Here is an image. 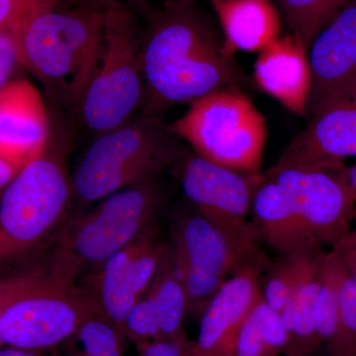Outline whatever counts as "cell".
Wrapping results in <instances>:
<instances>
[{
  "label": "cell",
  "mask_w": 356,
  "mask_h": 356,
  "mask_svg": "<svg viewBox=\"0 0 356 356\" xmlns=\"http://www.w3.org/2000/svg\"><path fill=\"white\" fill-rule=\"evenodd\" d=\"M145 81L143 113L159 112L228 88H242L245 79L222 33L195 0H163L149 9L140 33Z\"/></svg>",
  "instance_id": "6da1fadb"
},
{
  "label": "cell",
  "mask_w": 356,
  "mask_h": 356,
  "mask_svg": "<svg viewBox=\"0 0 356 356\" xmlns=\"http://www.w3.org/2000/svg\"><path fill=\"white\" fill-rule=\"evenodd\" d=\"M104 7L60 0L28 15L15 28L22 64L57 102L76 109L102 51Z\"/></svg>",
  "instance_id": "7a4b0ae2"
},
{
  "label": "cell",
  "mask_w": 356,
  "mask_h": 356,
  "mask_svg": "<svg viewBox=\"0 0 356 356\" xmlns=\"http://www.w3.org/2000/svg\"><path fill=\"white\" fill-rule=\"evenodd\" d=\"M165 200L158 177L115 192L92 210L65 221L56 236L49 274L60 284L74 285L79 273L88 268L93 273L156 226Z\"/></svg>",
  "instance_id": "3957f363"
},
{
  "label": "cell",
  "mask_w": 356,
  "mask_h": 356,
  "mask_svg": "<svg viewBox=\"0 0 356 356\" xmlns=\"http://www.w3.org/2000/svg\"><path fill=\"white\" fill-rule=\"evenodd\" d=\"M182 152L179 138L158 116H134L95 137L72 175V197L92 203L153 179Z\"/></svg>",
  "instance_id": "277c9868"
},
{
  "label": "cell",
  "mask_w": 356,
  "mask_h": 356,
  "mask_svg": "<svg viewBox=\"0 0 356 356\" xmlns=\"http://www.w3.org/2000/svg\"><path fill=\"white\" fill-rule=\"evenodd\" d=\"M254 225L235 228L196 210L180 211L170 222L168 252L186 292L188 314L201 317L236 271L266 257Z\"/></svg>",
  "instance_id": "5b68a950"
},
{
  "label": "cell",
  "mask_w": 356,
  "mask_h": 356,
  "mask_svg": "<svg viewBox=\"0 0 356 356\" xmlns=\"http://www.w3.org/2000/svg\"><path fill=\"white\" fill-rule=\"evenodd\" d=\"M72 177L62 144L49 140L38 158L20 170L0 199V262L19 259L65 221Z\"/></svg>",
  "instance_id": "8992f818"
},
{
  "label": "cell",
  "mask_w": 356,
  "mask_h": 356,
  "mask_svg": "<svg viewBox=\"0 0 356 356\" xmlns=\"http://www.w3.org/2000/svg\"><path fill=\"white\" fill-rule=\"evenodd\" d=\"M144 99L140 32L133 10L107 7L99 58L74 112L96 137L130 121Z\"/></svg>",
  "instance_id": "52a82bcc"
},
{
  "label": "cell",
  "mask_w": 356,
  "mask_h": 356,
  "mask_svg": "<svg viewBox=\"0 0 356 356\" xmlns=\"http://www.w3.org/2000/svg\"><path fill=\"white\" fill-rule=\"evenodd\" d=\"M168 127L206 161L238 172H261L266 117L242 88L222 89L199 98Z\"/></svg>",
  "instance_id": "ba28073f"
},
{
  "label": "cell",
  "mask_w": 356,
  "mask_h": 356,
  "mask_svg": "<svg viewBox=\"0 0 356 356\" xmlns=\"http://www.w3.org/2000/svg\"><path fill=\"white\" fill-rule=\"evenodd\" d=\"M288 194L314 241L334 248L356 220V191L346 161L275 165L264 172Z\"/></svg>",
  "instance_id": "9c48e42d"
},
{
  "label": "cell",
  "mask_w": 356,
  "mask_h": 356,
  "mask_svg": "<svg viewBox=\"0 0 356 356\" xmlns=\"http://www.w3.org/2000/svg\"><path fill=\"white\" fill-rule=\"evenodd\" d=\"M96 315H100L97 307L81 287L65 286L51 277L6 309L0 336L4 346L48 350L72 339Z\"/></svg>",
  "instance_id": "30bf717a"
},
{
  "label": "cell",
  "mask_w": 356,
  "mask_h": 356,
  "mask_svg": "<svg viewBox=\"0 0 356 356\" xmlns=\"http://www.w3.org/2000/svg\"><path fill=\"white\" fill-rule=\"evenodd\" d=\"M168 248L156 225L103 262L81 288L100 315L124 332L129 312L149 289Z\"/></svg>",
  "instance_id": "8fae6325"
},
{
  "label": "cell",
  "mask_w": 356,
  "mask_h": 356,
  "mask_svg": "<svg viewBox=\"0 0 356 356\" xmlns=\"http://www.w3.org/2000/svg\"><path fill=\"white\" fill-rule=\"evenodd\" d=\"M185 197L204 217L235 228H245L252 198L264 180L262 172H243L211 163L184 151L172 165Z\"/></svg>",
  "instance_id": "7c38bea8"
},
{
  "label": "cell",
  "mask_w": 356,
  "mask_h": 356,
  "mask_svg": "<svg viewBox=\"0 0 356 356\" xmlns=\"http://www.w3.org/2000/svg\"><path fill=\"white\" fill-rule=\"evenodd\" d=\"M311 92L306 119L337 103L356 99V0H350L308 49Z\"/></svg>",
  "instance_id": "4fadbf2b"
},
{
  "label": "cell",
  "mask_w": 356,
  "mask_h": 356,
  "mask_svg": "<svg viewBox=\"0 0 356 356\" xmlns=\"http://www.w3.org/2000/svg\"><path fill=\"white\" fill-rule=\"evenodd\" d=\"M266 257L243 266L220 288L200 317L197 339L189 341L188 356H231L243 321L261 298Z\"/></svg>",
  "instance_id": "5bb4252c"
},
{
  "label": "cell",
  "mask_w": 356,
  "mask_h": 356,
  "mask_svg": "<svg viewBox=\"0 0 356 356\" xmlns=\"http://www.w3.org/2000/svg\"><path fill=\"white\" fill-rule=\"evenodd\" d=\"M51 139L48 109L38 88L15 79L0 91V156L20 172Z\"/></svg>",
  "instance_id": "9a60e30c"
},
{
  "label": "cell",
  "mask_w": 356,
  "mask_h": 356,
  "mask_svg": "<svg viewBox=\"0 0 356 356\" xmlns=\"http://www.w3.org/2000/svg\"><path fill=\"white\" fill-rule=\"evenodd\" d=\"M252 77L259 90L306 119L311 67L308 49L301 40L293 34L274 40L259 51Z\"/></svg>",
  "instance_id": "2e32d148"
},
{
  "label": "cell",
  "mask_w": 356,
  "mask_h": 356,
  "mask_svg": "<svg viewBox=\"0 0 356 356\" xmlns=\"http://www.w3.org/2000/svg\"><path fill=\"white\" fill-rule=\"evenodd\" d=\"M356 156V99L321 110L288 145L278 163L346 161Z\"/></svg>",
  "instance_id": "e0dca14e"
},
{
  "label": "cell",
  "mask_w": 356,
  "mask_h": 356,
  "mask_svg": "<svg viewBox=\"0 0 356 356\" xmlns=\"http://www.w3.org/2000/svg\"><path fill=\"white\" fill-rule=\"evenodd\" d=\"M327 252L324 245L312 242L300 250L299 266L294 285L281 320L288 334L284 356L317 353L322 346L316 329V305L321 273Z\"/></svg>",
  "instance_id": "ac0fdd59"
},
{
  "label": "cell",
  "mask_w": 356,
  "mask_h": 356,
  "mask_svg": "<svg viewBox=\"0 0 356 356\" xmlns=\"http://www.w3.org/2000/svg\"><path fill=\"white\" fill-rule=\"evenodd\" d=\"M250 216L259 238L280 254L316 242L286 192L266 175L252 198Z\"/></svg>",
  "instance_id": "d6986e66"
},
{
  "label": "cell",
  "mask_w": 356,
  "mask_h": 356,
  "mask_svg": "<svg viewBox=\"0 0 356 356\" xmlns=\"http://www.w3.org/2000/svg\"><path fill=\"white\" fill-rule=\"evenodd\" d=\"M232 51H261L280 37L281 19L270 0H210Z\"/></svg>",
  "instance_id": "ffe728a7"
},
{
  "label": "cell",
  "mask_w": 356,
  "mask_h": 356,
  "mask_svg": "<svg viewBox=\"0 0 356 356\" xmlns=\"http://www.w3.org/2000/svg\"><path fill=\"white\" fill-rule=\"evenodd\" d=\"M146 294L158 316L161 339L188 341L184 331L185 317L188 315L186 292L173 266L168 248Z\"/></svg>",
  "instance_id": "44dd1931"
},
{
  "label": "cell",
  "mask_w": 356,
  "mask_h": 356,
  "mask_svg": "<svg viewBox=\"0 0 356 356\" xmlns=\"http://www.w3.org/2000/svg\"><path fill=\"white\" fill-rule=\"evenodd\" d=\"M288 334L280 314L261 298L243 321L231 356H284Z\"/></svg>",
  "instance_id": "7402d4cb"
},
{
  "label": "cell",
  "mask_w": 356,
  "mask_h": 356,
  "mask_svg": "<svg viewBox=\"0 0 356 356\" xmlns=\"http://www.w3.org/2000/svg\"><path fill=\"white\" fill-rule=\"evenodd\" d=\"M343 267L341 254L337 248H332L323 264L316 305L318 336L332 356H343L339 327V282Z\"/></svg>",
  "instance_id": "603a6c76"
},
{
  "label": "cell",
  "mask_w": 356,
  "mask_h": 356,
  "mask_svg": "<svg viewBox=\"0 0 356 356\" xmlns=\"http://www.w3.org/2000/svg\"><path fill=\"white\" fill-rule=\"evenodd\" d=\"M350 0H276L291 34L309 49L318 33Z\"/></svg>",
  "instance_id": "cb8c5ba5"
},
{
  "label": "cell",
  "mask_w": 356,
  "mask_h": 356,
  "mask_svg": "<svg viewBox=\"0 0 356 356\" xmlns=\"http://www.w3.org/2000/svg\"><path fill=\"white\" fill-rule=\"evenodd\" d=\"M72 339L79 343L72 356H124L128 341L125 332L100 315L86 321Z\"/></svg>",
  "instance_id": "d4e9b609"
},
{
  "label": "cell",
  "mask_w": 356,
  "mask_h": 356,
  "mask_svg": "<svg viewBox=\"0 0 356 356\" xmlns=\"http://www.w3.org/2000/svg\"><path fill=\"white\" fill-rule=\"evenodd\" d=\"M301 248L289 254H280L275 261L269 262L261 275V299L269 308L280 315L291 296L298 270Z\"/></svg>",
  "instance_id": "484cf974"
},
{
  "label": "cell",
  "mask_w": 356,
  "mask_h": 356,
  "mask_svg": "<svg viewBox=\"0 0 356 356\" xmlns=\"http://www.w3.org/2000/svg\"><path fill=\"white\" fill-rule=\"evenodd\" d=\"M123 330L128 341H132L136 346L161 339L158 316L146 293L129 312Z\"/></svg>",
  "instance_id": "4316f807"
},
{
  "label": "cell",
  "mask_w": 356,
  "mask_h": 356,
  "mask_svg": "<svg viewBox=\"0 0 356 356\" xmlns=\"http://www.w3.org/2000/svg\"><path fill=\"white\" fill-rule=\"evenodd\" d=\"M339 327L343 356H356V290L344 264L339 282Z\"/></svg>",
  "instance_id": "83f0119b"
},
{
  "label": "cell",
  "mask_w": 356,
  "mask_h": 356,
  "mask_svg": "<svg viewBox=\"0 0 356 356\" xmlns=\"http://www.w3.org/2000/svg\"><path fill=\"white\" fill-rule=\"evenodd\" d=\"M50 274L32 273L0 278V320L4 312L23 295L50 282ZM4 346L0 336V348Z\"/></svg>",
  "instance_id": "f1b7e54d"
},
{
  "label": "cell",
  "mask_w": 356,
  "mask_h": 356,
  "mask_svg": "<svg viewBox=\"0 0 356 356\" xmlns=\"http://www.w3.org/2000/svg\"><path fill=\"white\" fill-rule=\"evenodd\" d=\"M23 65L15 29L0 30V91L8 86L18 67Z\"/></svg>",
  "instance_id": "f546056e"
},
{
  "label": "cell",
  "mask_w": 356,
  "mask_h": 356,
  "mask_svg": "<svg viewBox=\"0 0 356 356\" xmlns=\"http://www.w3.org/2000/svg\"><path fill=\"white\" fill-rule=\"evenodd\" d=\"M57 0H0V30L15 29L28 15Z\"/></svg>",
  "instance_id": "4dcf8cb0"
},
{
  "label": "cell",
  "mask_w": 356,
  "mask_h": 356,
  "mask_svg": "<svg viewBox=\"0 0 356 356\" xmlns=\"http://www.w3.org/2000/svg\"><path fill=\"white\" fill-rule=\"evenodd\" d=\"M188 343L189 341L159 339L137 346V356H188Z\"/></svg>",
  "instance_id": "1f68e13d"
},
{
  "label": "cell",
  "mask_w": 356,
  "mask_h": 356,
  "mask_svg": "<svg viewBox=\"0 0 356 356\" xmlns=\"http://www.w3.org/2000/svg\"><path fill=\"white\" fill-rule=\"evenodd\" d=\"M79 1L88 2V3L95 4V6L107 7L112 6H127L129 8L149 9L156 2L163 1V0H79Z\"/></svg>",
  "instance_id": "d6a6232c"
},
{
  "label": "cell",
  "mask_w": 356,
  "mask_h": 356,
  "mask_svg": "<svg viewBox=\"0 0 356 356\" xmlns=\"http://www.w3.org/2000/svg\"><path fill=\"white\" fill-rule=\"evenodd\" d=\"M336 248L341 254L344 266L350 273L356 290V252L355 250H344V248Z\"/></svg>",
  "instance_id": "836d02e7"
},
{
  "label": "cell",
  "mask_w": 356,
  "mask_h": 356,
  "mask_svg": "<svg viewBox=\"0 0 356 356\" xmlns=\"http://www.w3.org/2000/svg\"><path fill=\"white\" fill-rule=\"evenodd\" d=\"M18 172V170L0 156V191H4Z\"/></svg>",
  "instance_id": "e575fe53"
},
{
  "label": "cell",
  "mask_w": 356,
  "mask_h": 356,
  "mask_svg": "<svg viewBox=\"0 0 356 356\" xmlns=\"http://www.w3.org/2000/svg\"><path fill=\"white\" fill-rule=\"evenodd\" d=\"M44 350H28L7 346L0 348V356H47Z\"/></svg>",
  "instance_id": "d590c367"
},
{
  "label": "cell",
  "mask_w": 356,
  "mask_h": 356,
  "mask_svg": "<svg viewBox=\"0 0 356 356\" xmlns=\"http://www.w3.org/2000/svg\"><path fill=\"white\" fill-rule=\"evenodd\" d=\"M356 247V229H351L350 233L346 236V240L343 241L339 247L343 248H351Z\"/></svg>",
  "instance_id": "8d00e7d4"
},
{
  "label": "cell",
  "mask_w": 356,
  "mask_h": 356,
  "mask_svg": "<svg viewBox=\"0 0 356 356\" xmlns=\"http://www.w3.org/2000/svg\"><path fill=\"white\" fill-rule=\"evenodd\" d=\"M348 177H350V181L351 185H353V189L356 191V163L348 166Z\"/></svg>",
  "instance_id": "74e56055"
},
{
  "label": "cell",
  "mask_w": 356,
  "mask_h": 356,
  "mask_svg": "<svg viewBox=\"0 0 356 356\" xmlns=\"http://www.w3.org/2000/svg\"><path fill=\"white\" fill-rule=\"evenodd\" d=\"M302 356H318L317 353H311V355H302Z\"/></svg>",
  "instance_id": "f35d334b"
},
{
  "label": "cell",
  "mask_w": 356,
  "mask_h": 356,
  "mask_svg": "<svg viewBox=\"0 0 356 356\" xmlns=\"http://www.w3.org/2000/svg\"><path fill=\"white\" fill-rule=\"evenodd\" d=\"M344 250H355V252H356V247L355 248H344Z\"/></svg>",
  "instance_id": "ab89813d"
}]
</instances>
